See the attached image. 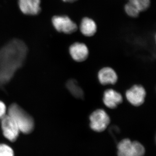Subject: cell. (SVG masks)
Segmentation results:
<instances>
[{
    "instance_id": "1",
    "label": "cell",
    "mask_w": 156,
    "mask_h": 156,
    "mask_svg": "<svg viewBox=\"0 0 156 156\" xmlns=\"http://www.w3.org/2000/svg\"><path fill=\"white\" fill-rule=\"evenodd\" d=\"M28 52L24 42L14 39L0 49V87L9 83L17 70L23 64Z\"/></svg>"
},
{
    "instance_id": "2",
    "label": "cell",
    "mask_w": 156,
    "mask_h": 156,
    "mask_svg": "<svg viewBox=\"0 0 156 156\" xmlns=\"http://www.w3.org/2000/svg\"><path fill=\"white\" fill-rule=\"evenodd\" d=\"M8 113L17 124L20 131L28 134L33 131L34 122L32 117L17 104H12L10 105Z\"/></svg>"
},
{
    "instance_id": "3",
    "label": "cell",
    "mask_w": 156,
    "mask_h": 156,
    "mask_svg": "<svg viewBox=\"0 0 156 156\" xmlns=\"http://www.w3.org/2000/svg\"><path fill=\"white\" fill-rule=\"evenodd\" d=\"M118 156H144L145 149L140 143L126 138L122 140L117 145Z\"/></svg>"
},
{
    "instance_id": "4",
    "label": "cell",
    "mask_w": 156,
    "mask_h": 156,
    "mask_svg": "<svg viewBox=\"0 0 156 156\" xmlns=\"http://www.w3.org/2000/svg\"><path fill=\"white\" fill-rule=\"evenodd\" d=\"M90 128L97 132H103L106 130L111 122L110 118L103 109L94 111L89 116Z\"/></svg>"
},
{
    "instance_id": "5",
    "label": "cell",
    "mask_w": 156,
    "mask_h": 156,
    "mask_svg": "<svg viewBox=\"0 0 156 156\" xmlns=\"http://www.w3.org/2000/svg\"><path fill=\"white\" fill-rule=\"evenodd\" d=\"M146 91L140 85H134L126 91V99L130 104L134 107L142 105L145 101Z\"/></svg>"
},
{
    "instance_id": "6",
    "label": "cell",
    "mask_w": 156,
    "mask_h": 156,
    "mask_svg": "<svg viewBox=\"0 0 156 156\" xmlns=\"http://www.w3.org/2000/svg\"><path fill=\"white\" fill-rule=\"evenodd\" d=\"M52 22L54 28L59 32L69 34L78 30L77 24L67 16H54Z\"/></svg>"
},
{
    "instance_id": "7",
    "label": "cell",
    "mask_w": 156,
    "mask_h": 156,
    "mask_svg": "<svg viewBox=\"0 0 156 156\" xmlns=\"http://www.w3.org/2000/svg\"><path fill=\"white\" fill-rule=\"evenodd\" d=\"M1 120L4 136L10 141L14 142L17 139L20 131L17 124L9 115H5Z\"/></svg>"
},
{
    "instance_id": "8",
    "label": "cell",
    "mask_w": 156,
    "mask_h": 156,
    "mask_svg": "<svg viewBox=\"0 0 156 156\" xmlns=\"http://www.w3.org/2000/svg\"><path fill=\"white\" fill-rule=\"evenodd\" d=\"M69 52L72 58L76 62L85 61L89 56L88 47L84 43L80 42H76L71 45Z\"/></svg>"
},
{
    "instance_id": "9",
    "label": "cell",
    "mask_w": 156,
    "mask_h": 156,
    "mask_svg": "<svg viewBox=\"0 0 156 156\" xmlns=\"http://www.w3.org/2000/svg\"><path fill=\"white\" fill-rule=\"evenodd\" d=\"M123 101L122 95L115 89H107L104 92L103 102L108 108L114 109L122 103Z\"/></svg>"
},
{
    "instance_id": "10",
    "label": "cell",
    "mask_w": 156,
    "mask_h": 156,
    "mask_svg": "<svg viewBox=\"0 0 156 156\" xmlns=\"http://www.w3.org/2000/svg\"><path fill=\"white\" fill-rule=\"evenodd\" d=\"M20 11L25 15L35 16L41 12V0H18Z\"/></svg>"
},
{
    "instance_id": "11",
    "label": "cell",
    "mask_w": 156,
    "mask_h": 156,
    "mask_svg": "<svg viewBox=\"0 0 156 156\" xmlns=\"http://www.w3.org/2000/svg\"><path fill=\"white\" fill-rule=\"evenodd\" d=\"M98 79L100 83L103 86L114 85L118 82V76L113 69L107 66L99 70Z\"/></svg>"
},
{
    "instance_id": "12",
    "label": "cell",
    "mask_w": 156,
    "mask_h": 156,
    "mask_svg": "<svg viewBox=\"0 0 156 156\" xmlns=\"http://www.w3.org/2000/svg\"><path fill=\"white\" fill-rule=\"evenodd\" d=\"M80 30L85 36H93L97 31L96 23L93 20L88 17H85L81 20L80 25Z\"/></svg>"
},
{
    "instance_id": "13",
    "label": "cell",
    "mask_w": 156,
    "mask_h": 156,
    "mask_svg": "<svg viewBox=\"0 0 156 156\" xmlns=\"http://www.w3.org/2000/svg\"><path fill=\"white\" fill-rule=\"evenodd\" d=\"M66 86L68 89L74 97L79 99L83 98L84 97L83 91L78 85V83L76 80H69L67 82Z\"/></svg>"
},
{
    "instance_id": "14",
    "label": "cell",
    "mask_w": 156,
    "mask_h": 156,
    "mask_svg": "<svg viewBox=\"0 0 156 156\" xmlns=\"http://www.w3.org/2000/svg\"><path fill=\"white\" fill-rule=\"evenodd\" d=\"M129 2L134 5L140 12L147 10L150 5V0H128Z\"/></svg>"
},
{
    "instance_id": "15",
    "label": "cell",
    "mask_w": 156,
    "mask_h": 156,
    "mask_svg": "<svg viewBox=\"0 0 156 156\" xmlns=\"http://www.w3.org/2000/svg\"><path fill=\"white\" fill-rule=\"evenodd\" d=\"M125 10L127 15L131 17H137L140 13L136 6L129 2L125 5Z\"/></svg>"
},
{
    "instance_id": "16",
    "label": "cell",
    "mask_w": 156,
    "mask_h": 156,
    "mask_svg": "<svg viewBox=\"0 0 156 156\" xmlns=\"http://www.w3.org/2000/svg\"><path fill=\"white\" fill-rule=\"evenodd\" d=\"M0 156H14L13 149L7 144H0Z\"/></svg>"
},
{
    "instance_id": "17",
    "label": "cell",
    "mask_w": 156,
    "mask_h": 156,
    "mask_svg": "<svg viewBox=\"0 0 156 156\" xmlns=\"http://www.w3.org/2000/svg\"><path fill=\"white\" fill-rule=\"evenodd\" d=\"M6 107L2 101H0V119L6 115Z\"/></svg>"
},
{
    "instance_id": "18",
    "label": "cell",
    "mask_w": 156,
    "mask_h": 156,
    "mask_svg": "<svg viewBox=\"0 0 156 156\" xmlns=\"http://www.w3.org/2000/svg\"><path fill=\"white\" fill-rule=\"evenodd\" d=\"M62 1L65 2L73 3L76 2L77 0H62Z\"/></svg>"
}]
</instances>
